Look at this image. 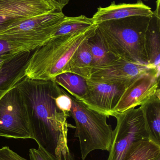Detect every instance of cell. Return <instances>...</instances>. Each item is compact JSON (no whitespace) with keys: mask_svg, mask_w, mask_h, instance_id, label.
I'll return each instance as SVG.
<instances>
[{"mask_svg":"<svg viewBox=\"0 0 160 160\" xmlns=\"http://www.w3.org/2000/svg\"><path fill=\"white\" fill-rule=\"evenodd\" d=\"M25 102L33 139L56 160H75L68 144L69 116L60 111L55 98L63 88L53 79L25 77L18 84Z\"/></svg>","mask_w":160,"mask_h":160,"instance_id":"6da1fadb","label":"cell"},{"mask_svg":"<svg viewBox=\"0 0 160 160\" xmlns=\"http://www.w3.org/2000/svg\"><path fill=\"white\" fill-rule=\"evenodd\" d=\"M95 24L84 31L50 38L34 50L24 70L32 79H53L66 73L68 66L79 47L95 33Z\"/></svg>","mask_w":160,"mask_h":160,"instance_id":"7a4b0ae2","label":"cell"},{"mask_svg":"<svg viewBox=\"0 0 160 160\" xmlns=\"http://www.w3.org/2000/svg\"><path fill=\"white\" fill-rule=\"evenodd\" d=\"M150 17L133 16L97 24L108 52L115 58L148 66L145 34Z\"/></svg>","mask_w":160,"mask_h":160,"instance_id":"3957f363","label":"cell"},{"mask_svg":"<svg viewBox=\"0 0 160 160\" xmlns=\"http://www.w3.org/2000/svg\"><path fill=\"white\" fill-rule=\"evenodd\" d=\"M69 95L72 101L70 115L75 121L74 137L79 139L82 159L85 160L94 150L109 152L113 131L107 123L109 117L88 108L82 102Z\"/></svg>","mask_w":160,"mask_h":160,"instance_id":"277c9868","label":"cell"},{"mask_svg":"<svg viewBox=\"0 0 160 160\" xmlns=\"http://www.w3.org/2000/svg\"><path fill=\"white\" fill-rule=\"evenodd\" d=\"M112 117L116 119V125L107 160H124L133 143L144 139L151 140L141 107L114 112Z\"/></svg>","mask_w":160,"mask_h":160,"instance_id":"5b68a950","label":"cell"},{"mask_svg":"<svg viewBox=\"0 0 160 160\" xmlns=\"http://www.w3.org/2000/svg\"><path fill=\"white\" fill-rule=\"evenodd\" d=\"M65 16L63 11L55 8L1 31L0 38L43 45L51 38Z\"/></svg>","mask_w":160,"mask_h":160,"instance_id":"8992f818","label":"cell"},{"mask_svg":"<svg viewBox=\"0 0 160 160\" xmlns=\"http://www.w3.org/2000/svg\"><path fill=\"white\" fill-rule=\"evenodd\" d=\"M0 136L33 139L25 102L17 86L0 99Z\"/></svg>","mask_w":160,"mask_h":160,"instance_id":"52a82bcc","label":"cell"},{"mask_svg":"<svg viewBox=\"0 0 160 160\" xmlns=\"http://www.w3.org/2000/svg\"><path fill=\"white\" fill-rule=\"evenodd\" d=\"M86 81L87 93L80 101L90 109L112 116L114 109L128 85L92 79Z\"/></svg>","mask_w":160,"mask_h":160,"instance_id":"ba28073f","label":"cell"},{"mask_svg":"<svg viewBox=\"0 0 160 160\" xmlns=\"http://www.w3.org/2000/svg\"><path fill=\"white\" fill-rule=\"evenodd\" d=\"M160 75L155 69H151L133 80L122 94L113 113L141 106L156 94L160 89Z\"/></svg>","mask_w":160,"mask_h":160,"instance_id":"9c48e42d","label":"cell"},{"mask_svg":"<svg viewBox=\"0 0 160 160\" xmlns=\"http://www.w3.org/2000/svg\"><path fill=\"white\" fill-rule=\"evenodd\" d=\"M54 9L46 0H0V32Z\"/></svg>","mask_w":160,"mask_h":160,"instance_id":"30bf717a","label":"cell"},{"mask_svg":"<svg viewBox=\"0 0 160 160\" xmlns=\"http://www.w3.org/2000/svg\"><path fill=\"white\" fill-rule=\"evenodd\" d=\"M151 69L145 65L113 57L108 62L92 68L89 79L129 85L138 76Z\"/></svg>","mask_w":160,"mask_h":160,"instance_id":"8fae6325","label":"cell"},{"mask_svg":"<svg viewBox=\"0 0 160 160\" xmlns=\"http://www.w3.org/2000/svg\"><path fill=\"white\" fill-rule=\"evenodd\" d=\"M153 11L143 1L138 0L135 3L116 4L112 2L106 7H99L92 17L94 23L97 24L107 21L120 19L133 16H151Z\"/></svg>","mask_w":160,"mask_h":160,"instance_id":"7c38bea8","label":"cell"},{"mask_svg":"<svg viewBox=\"0 0 160 160\" xmlns=\"http://www.w3.org/2000/svg\"><path fill=\"white\" fill-rule=\"evenodd\" d=\"M34 50L18 53L0 71V99L25 78L24 70Z\"/></svg>","mask_w":160,"mask_h":160,"instance_id":"4fadbf2b","label":"cell"},{"mask_svg":"<svg viewBox=\"0 0 160 160\" xmlns=\"http://www.w3.org/2000/svg\"><path fill=\"white\" fill-rule=\"evenodd\" d=\"M160 0L153 11L145 34V48L148 66L160 73Z\"/></svg>","mask_w":160,"mask_h":160,"instance_id":"5bb4252c","label":"cell"},{"mask_svg":"<svg viewBox=\"0 0 160 160\" xmlns=\"http://www.w3.org/2000/svg\"><path fill=\"white\" fill-rule=\"evenodd\" d=\"M151 140L160 144V90L140 106Z\"/></svg>","mask_w":160,"mask_h":160,"instance_id":"9a60e30c","label":"cell"},{"mask_svg":"<svg viewBox=\"0 0 160 160\" xmlns=\"http://www.w3.org/2000/svg\"><path fill=\"white\" fill-rule=\"evenodd\" d=\"M87 40L79 47L72 56L67 70V72L79 75L86 80L90 79L93 68V59Z\"/></svg>","mask_w":160,"mask_h":160,"instance_id":"2e32d148","label":"cell"},{"mask_svg":"<svg viewBox=\"0 0 160 160\" xmlns=\"http://www.w3.org/2000/svg\"><path fill=\"white\" fill-rule=\"evenodd\" d=\"M53 80L69 94L79 100L87 93V81L79 75L66 72L59 74Z\"/></svg>","mask_w":160,"mask_h":160,"instance_id":"e0dca14e","label":"cell"},{"mask_svg":"<svg viewBox=\"0 0 160 160\" xmlns=\"http://www.w3.org/2000/svg\"><path fill=\"white\" fill-rule=\"evenodd\" d=\"M160 157V144L150 139H144L133 143L124 160H156Z\"/></svg>","mask_w":160,"mask_h":160,"instance_id":"ac0fdd59","label":"cell"},{"mask_svg":"<svg viewBox=\"0 0 160 160\" xmlns=\"http://www.w3.org/2000/svg\"><path fill=\"white\" fill-rule=\"evenodd\" d=\"M92 18L81 15L79 17L65 16L61 24L54 32L51 38L72 34L84 31L95 25Z\"/></svg>","mask_w":160,"mask_h":160,"instance_id":"d6986e66","label":"cell"},{"mask_svg":"<svg viewBox=\"0 0 160 160\" xmlns=\"http://www.w3.org/2000/svg\"><path fill=\"white\" fill-rule=\"evenodd\" d=\"M87 43L93 59V67L106 63L114 57L107 51L97 29L95 33L88 39Z\"/></svg>","mask_w":160,"mask_h":160,"instance_id":"ffe728a7","label":"cell"},{"mask_svg":"<svg viewBox=\"0 0 160 160\" xmlns=\"http://www.w3.org/2000/svg\"><path fill=\"white\" fill-rule=\"evenodd\" d=\"M40 46L38 44L10 41L0 38V56L8 53H18L22 52L34 50Z\"/></svg>","mask_w":160,"mask_h":160,"instance_id":"44dd1931","label":"cell"},{"mask_svg":"<svg viewBox=\"0 0 160 160\" xmlns=\"http://www.w3.org/2000/svg\"><path fill=\"white\" fill-rule=\"evenodd\" d=\"M55 102L58 109L70 117V112L71 110L72 101L69 94L64 88L62 92L56 96Z\"/></svg>","mask_w":160,"mask_h":160,"instance_id":"7402d4cb","label":"cell"},{"mask_svg":"<svg viewBox=\"0 0 160 160\" xmlns=\"http://www.w3.org/2000/svg\"><path fill=\"white\" fill-rule=\"evenodd\" d=\"M30 160H56L44 148L39 146L38 148H31L29 150Z\"/></svg>","mask_w":160,"mask_h":160,"instance_id":"603a6c76","label":"cell"},{"mask_svg":"<svg viewBox=\"0 0 160 160\" xmlns=\"http://www.w3.org/2000/svg\"><path fill=\"white\" fill-rule=\"evenodd\" d=\"M0 160H27L10 149L4 146L0 148Z\"/></svg>","mask_w":160,"mask_h":160,"instance_id":"cb8c5ba5","label":"cell"},{"mask_svg":"<svg viewBox=\"0 0 160 160\" xmlns=\"http://www.w3.org/2000/svg\"><path fill=\"white\" fill-rule=\"evenodd\" d=\"M46 1L55 9L62 11L64 8L69 3L70 0H46Z\"/></svg>","mask_w":160,"mask_h":160,"instance_id":"d4e9b609","label":"cell"},{"mask_svg":"<svg viewBox=\"0 0 160 160\" xmlns=\"http://www.w3.org/2000/svg\"><path fill=\"white\" fill-rule=\"evenodd\" d=\"M18 53H10L0 56V71L3 69L5 65L14 58Z\"/></svg>","mask_w":160,"mask_h":160,"instance_id":"484cf974","label":"cell"},{"mask_svg":"<svg viewBox=\"0 0 160 160\" xmlns=\"http://www.w3.org/2000/svg\"><path fill=\"white\" fill-rule=\"evenodd\" d=\"M156 160H160V157L159 158H158L157 159H156Z\"/></svg>","mask_w":160,"mask_h":160,"instance_id":"4316f807","label":"cell"}]
</instances>
